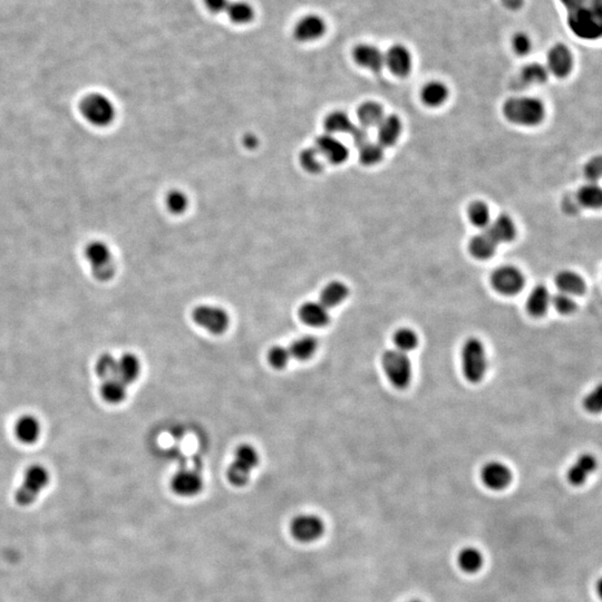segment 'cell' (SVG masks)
<instances>
[{"mask_svg": "<svg viewBox=\"0 0 602 602\" xmlns=\"http://www.w3.org/2000/svg\"><path fill=\"white\" fill-rule=\"evenodd\" d=\"M503 114L508 121L518 126H535L545 117V108L535 97H515L504 103Z\"/></svg>", "mask_w": 602, "mask_h": 602, "instance_id": "cell-1", "label": "cell"}, {"mask_svg": "<svg viewBox=\"0 0 602 602\" xmlns=\"http://www.w3.org/2000/svg\"><path fill=\"white\" fill-rule=\"evenodd\" d=\"M463 374L466 381L477 384L483 381L488 372V355L483 343L476 337L466 339L461 350Z\"/></svg>", "mask_w": 602, "mask_h": 602, "instance_id": "cell-2", "label": "cell"}, {"mask_svg": "<svg viewBox=\"0 0 602 602\" xmlns=\"http://www.w3.org/2000/svg\"><path fill=\"white\" fill-rule=\"evenodd\" d=\"M79 112L92 126L105 128L113 123L117 112L113 102L103 94H88L79 104Z\"/></svg>", "mask_w": 602, "mask_h": 602, "instance_id": "cell-3", "label": "cell"}, {"mask_svg": "<svg viewBox=\"0 0 602 602\" xmlns=\"http://www.w3.org/2000/svg\"><path fill=\"white\" fill-rule=\"evenodd\" d=\"M381 366L390 384L397 390L410 386L413 377V368L408 354L397 350H390L381 356Z\"/></svg>", "mask_w": 602, "mask_h": 602, "instance_id": "cell-4", "label": "cell"}, {"mask_svg": "<svg viewBox=\"0 0 602 602\" xmlns=\"http://www.w3.org/2000/svg\"><path fill=\"white\" fill-rule=\"evenodd\" d=\"M85 258L90 265L92 274L99 281H108L117 271L113 253L105 242L92 241L85 248Z\"/></svg>", "mask_w": 602, "mask_h": 602, "instance_id": "cell-5", "label": "cell"}, {"mask_svg": "<svg viewBox=\"0 0 602 602\" xmlns=\"http://www.w3.org/2000/svg\"><path fill=\"white\" fill-rule=\"evenodd\" d=\"M259 453L256 448L249 444H243L237 448L234 459L228 468L227 477L232 485H245L250 477L251 472L259 464Z\"/></svg>", "mask_w": 602, "mask_h": 602, "instance_id": "cell-6", "label": "cell"}, {"mask_svg": "<svg viewBox=\"0 0 602 602\" xmlns=\"http://www.w3.org/2000/svg\"><path fill=\"white\" fill-rule=\"evenodd\" d=\"M48 482H50V474L44 466H30L23 475V483L16 491V502L21 506L34 503L39 493L46 488Z\"/></svg>", "mask_w": 602, "mask_h": 602, "instance_id": "cell-7", "label": "cell"}, {"mask_svg": "<svg viewBox=\"0 0 602 602\" xmlns=\"http://www.w3.org/2000/svg\"><path fill=\"white\" fill-rule=\"evenodd\" d=\"M192 319L199 327L213 334L227 332L230 325V317L224 309L217 305H202L193 309Z\"/></svg>", "mask_w": 602, "mask_h": 602, "instance_id": "cell-8", "label": "cell"}, {"mask_svg": "<svg viewBox=\"0 0 602 602\" xmlns=\"http://www.w3.org/2000/svg\"><path fill=\"white\" fill-rule=\"evenodd\" d=\"M491 283L495 290L504 296H514L523 289L525 279L518 268L503 265L498 268L491 277Z\"/></svg>", "mask_w": 602, "mask_h": 602, "instance_id": "cell-9", "label": "cell"}, {"mask_svg": "<svg viewBox=\"0 0 602 602\" xmlns=\"http://www.w3.org/2000/svg\"><path fill=\"white\" fill-rule=\"evenodd\" d=\"M325 525L321 519L314 514H300L291 521L290 532L297 541L308 543L316 541L323 534Z\"/></svg>", "mask_w": 602, "mask_h": 602, "instance_id": "cell-10", "label": "cell"}, {"mask_svg": "<svg viewBox=\"0 0 602 602\" xmlns=\"http://www.w3.org/2000/svg\"><path fill=\"white\" fill-rule=\"evenodd\" d=\"M203 488V480L198 472L184 468L177 472L171 481V489L175 494L191 498L200 493Z\"/></svg>", "mask_w": 602, "mask_h": 602, "instance_id": "cell-11", "label": "cell"}, {"mask_svg": "<svg viewBox=\"0 0 602 602\" xmlns=\"http://www.w3.org/2000/svg\"><path fill=\"white\" fill-rule=\"evenodd\" d=\"M512 472L509 466L501 462H489L481 471V480L484 485L493 491H501L512 482Z\"/></svg>", "mask_w": 602, "mask_h": 602, "instance_id": "cell-12", "label": "cell"}, {"mask_svg": "<svg viewBox=\"0 0 602 602\" xmlns=\"http://www.w3.org/2000/svg\"><path fill=\"white\" fill-rule=\"evenodd\" d=\"M321 157H326L332 164H341L348 159L350 151L343 142L332 134H323L317 137L316 148Z\"/></svg>", "mask_w": 602, "mask_h": 602, "instance_id": "cell-13", "label": "cell"}, {"mask_svg": "<svg viewBox=\"0 0 602 602\" xmlns=\"http://www.w3.org/2000/svg\"><path fill=\"white\" fill-rule=\"evenodd\" d=\"M326 21L318 15H308L301 18L294 27V35L298 41L310 43L323 37L326 32Z\"/></svg>", "mask_w": 602, "mask_h": 602, "instance_id": "cell-14", "label": "cell"}, {"mask_svg": "<svg viewBox=\"0 0 602 602\" xmlns=\"http://www.w3.org/2000/svg\"><path fill=\"white\" fill-rule=\"evenodd\" d=\"M385 65L396 76L405 77L410 73L413 66L412 54L404 45H393L385 54Z\"/></svg>", "mask_w": 602, "mask_h": 602, "instance_id": "cell-15", "label": "cell"}, {"mask_svg": "<svg viewBox=\"0 0 602 602\" xmlns=\"http://www.w3.org/2000/svg\"><path fill=\"white\" fill-rule=\"evenodd\" d=\"M573 66V57L565 45L556 44L548 54V70L556 77H565Z\"/></svg>", "mask_w": 602, "mask_h": 602, "instance_id": "cell-16", "label": "cell"}, {"mask_svg": "<svg viewBox=\"0 0 602 602\" xmlns=\"http://www.w3.org/2000/svg\"><path fill=\"white\" fill-rule=\"evenodd\" d=\"M596 466L598 461L592 454H581L568 470L567 479L569 483L574 486L585 483V481L596 471Z\"/></svg>", "mask_w": 602, "mask_h": 602, "instance_id": "cell-17", "label": "cell"}, {"mask_svg": "<svg viewBox=\"0 0 602 602\" xmlns=\"http://www.w3.org/2000/svg\"><path fill=\"white\" fill-rule=\"evenodd\" d=\"M352 56L359 66L372 72H379L385 66V54L379 47L370 44H361L355 47Z\"/></svg>", "mask_w": 602, "mask_h": 602, "instance_id": "cell-18", "label": "cell"}, {"mask_svg": "<svg viewBox=\"0 0 602 602\" xmlns=\"http://www.w3.org/2000/svg\"><path fill=\"white\" fill-rule=\"evenodd\" d=\"M299 318L303 323L314 328H323L330 323L329 309L320 301H308L301 305Z\"/></svg>", "mask_w": 602, "mask_h": 602, "instance_id": "cell-19", "label": "cell"}, {"mask_svg": "<svg viewBox=\"0 0 602 602\" xmlns=\"http://www.w3.org/2000/svg\"><path fill=\"white\" fill-rule=\"evenodd\" d=\"M551 299L549 289L543 285H535L527 300V310L532 317L540 318L550 308Z\"/></svg>", "mask_w": 602, "mask_h": 602, "instance_id": "cell-20", "label": "cell"}, {"mask_svg": "<svg viewBox=\"0 0 602 602\" xmlns=\"http://www.w3.org/2000/svg\"><path fill=\"white\" fill-rule=\"evenodd\" d=\"M556 287L559 290L570 296H581L585 294L587 285L585 279L574 271L562 270L556 276Z\"/></svg>", "mask_w": 602, "mask_h": 602, "instance_id": "cell-21", "label": "cell"}, {"mask_svg": "<svg viewBox=\"0 0 602 602\" xmlns=\"http://www.w3.org/2000/svg\"><path fill=\"white\" fill-rule=\"evenodd\" d=\"M488 231L498 243L511 242L516 236L514 222L506 214H501L494 221L491 222Z\"/></svg>", "mask_w": 602, "mask_h": 602, "instance_id": "cell-22", "label": "cell"}, {"mask_svg": "<svg viewBox=\"0 0 602 602\" xmlns=\"http://www.w3.org/2000/svg\"><path fill=\"white\" fill-rule=\"evenodd\" d=\"M401 128L403 126L399 117L396 115L385 117L379 126V144L384 148L394 146L401 137Z\"/></svg>", "mask_w": 602, "mask_h": 602, "instance_id": "cell-23", "label": "cell"}, {"mask_svg": "<svg viewBox=\"0 0 602 602\" xmlns=\"http://www.w3.org/2000/svg\"><path fill=\"white\" fill-rule=\"evenodd\" d=\"M498 247V242L495 241L489 231L480 233L472 238L470 242V252L476 259L485 260L493 257Z\"/></svg>", "mask_w": 602, "mask_h": 602, "instance_id": "cell-24", "label": "cell"}, {"mask_svg": "<svg viewBox=\"0 0 602 602\" xmlns=\"http://www.w3.org/2000/svg\"><path fill=\"white\" fill-rule=\"evenodd\" d=\"M141 374L140 359L134 354H124L117 359V376L126 385L132 384Z\"/></svg>", "mask_w": 602, "mask_h": 602, "instance_id": "cell-25", "label": "cell"}, {"mask_svg": "<svg viewBox=\"0 0 602 602\" xmlns=\"http://www.w3.org/2000/svg\"><path fill=\"white\" fill-rule=\"evenodd\" d=\"M350 294V289L341 281H332L323 289L320 294V303L327 308H334L336 305L343 303Z\"/></svg>", "mask_w": 602, "mask_h": 602, "instance_id": "cell-26", "label": "cell"}, {"mask_svg": "<svg viewBox=\"0 0 602 602\" xmlns=\"http://www.w3.org/2000/svg\"><path fill=\"white\" fill-rule=\"evenodd\" d=\"M15 434L21 443L32 444L41 435V424L34 417H23L16 423Z\"/></svg>", "mask_w": 602, "mask_h": 602, "instance_id": "cell-27", "label": "cell"}, {"mask_svg": "<svg viewBox=\"0 0 602 602\" xmlns=\"http://www.w3.org/2000/svg\"><path fill=\"white\" fill-rule=\"evenodd\" d=\"M126 394H128V385L119 377H112L103 381L101 395L103 399L110 404H119L126 399Z\"/></svg>", "mask_w": 602, "mask_h": 602, "instance_id": "cell-28", "label": "cell"}, {"mask_svg": "<svg viewBox=\"0 0 602 602\" xmlns=\"http://www.w3.org/2000/svg\"><path fill=\"white\" fill-rule=\"evenodd\" d=\"M576 199L583 208L591 210L602 209V186L589 182L580 188L576 193Z\"/></svg>", "mask_w": 602, "mask_h": 602, "instance_id": "cell-29", "label": "cell"}, {"mask_svg": "<svg viewBox=\"0 0 602 602\" xmlns=\"http://www.w3.org/2000/svg\"><path fill=\"white\" fill-rule=\"evenodd\" d=\"M225 12H227L229 19L237 25L250 23L256 16V12H254L252 5L247 1H243V0L230 1Z\"/></svg>", "mask_w": 602, "mask_h": 602, "instance_id": "cell-30", "label": "cell"}, {"mask_svg": "<svg viewBox=\"0 0 602 602\" xmlns=\"http://www.w3.org/2000/svg\"><path fill=\"white\" fill-rule=\"evenodd\" d=\"M448 97V88L441 82H431L425 85L422 90L423 102L431 108H437L445 103Z\"/></svg>", "mask_w": 602, "mask_h": 602, "instance_id": "cell-31", "label": "cell"}, {"mask_svg": "<svg viewBox=\"0 0 602 602\" xmlns=\"http://www.w3.org/2000/svg\"><path fill=\"white\" fill-rule=\"evenodd\" d=\"M483 556L475 548H464L457 556V563L461 570L466 573H475L483 565Z\"/></svg>", "mask_w": 602, "mask_h": 602, "instance_id": "cell-32", "label": "cell"}, {"mask_svg": "<svg viewBox=\"0 0 602 602\" xmlns=\"http://www.w3.org/2000/svg\"><path fill=\"white\" fill-rule=\"evenodd\" d=\"M384 117L383 108L377 103L366 102L358 108V119L361 121V126L364 128L379 126Z\"/></svg>", "mask_w": 602, "mask_h": 602, "instance_id": "cell-33", "label": "cell"}, {"mask_svg": "<svg viewBox=\"0 0 602 602\" xmlns=\"http://www.w3.org/2000/svg\"><path fill=\"white\" fill-rule=\"evenodd\" d=\"M318 348V341L312 336H303L298 338L289 347L291 357L299 361H307L314 355Z\"/></svg>", "mask_w": 602, "mask_h": 602, "instance_id": "cell-34", "label": "cell"}, {"mask_svg": "<svg viewBox=\"0 0 602 602\" xmlns=\"http://www.w3.org/2000/svg\"><path fill=\"white\" fill-rule=\"evenodd\" d=\"M325 128L329 133H350L354 124L350 117L341 111L332 112L325 119Z\"/></svg>", "mask_w": 602, "mask_h": 602, "instance_id": "cell-35", "label": "cell"}, {"mask_svg": "<svg viewBox=\"0 0 602 602\" xmlns=\"http://www.w3.org/2000/svg\"><path fill=\"white\" fill-rule=\"evenodd\" d=\"M393 341L395 343V350L408 354L419 346V339L413 329L401 328L394 334Z\"/></svg>", "mask_w": 602, "mask_h": 602, "instance_id": "cell-36", "label": "cell"}, {"mask_svg": "<svg viewBox=\"0 0 602 602\" xmlns=\"http://www.w3.org/2000/svg\"><path fill=\"white\" fill-rule=\"evenodd\" d=\"M549 70L547 67L539 63L527 65L521 72V79L527 85L543 84L547 82Z\"/></svg>", "mask_w": 602, "mask_h": 602, "instance_id": "cell-37", "label": "cell"}, {"mask_svg": "<svg viewBox=\"0 0 602 602\" xmlns=\"http://www.w3.org/2000/svg\"><path fill=\"white\" fill-rule=\"evenodd\" d=\"M384 146L379 143L368 142L359 148V159L364 165H375L383 160Z\"/></svg>", "mask_w": 602, "mask_h": 602, "instance_id": "cell-38", "label": "cell"}, {"mask_svg": "<svg viewBox=\"0 0 602 602\" xmlns=\"http://www.w3.org/2000/svg\"><path fill=\"white\" fill-rule=\"evenodd\" d=\"M468 217L472 223L479 228L489 227L491 223V214L489 207L484 202H474L468 208Z\"/></svg>", "mask_w": 602, "mask_h": 602, "instance_id": "cell-39", "label": "cell"}, {"mask_svg": "<svg viewBox=\"0 0 602 602\" xmlns=\"http://www.w3.org/2000/svg\"><path fill=\"white\" fill-rule=\"evenodd\" d=\"M95 370L99 379H112L117 376V359L111 354H104L97 359Z\"/></svg>", "mask_w": 602, "mask_h": 602, "instance_id": "cell-40", "label": "cell"}, {"mask_svg": "<svg viewBox=\"0 0 602 602\" xmlns=\"http://www.w3.org/2000/svg\"><path fill=\"white\" fill-rule=\"evenodd\" d=\"M320 154L314 148L303 150L300 154V163L305 171L310 173H319L323 170V164L320 161Z\"/></svg>", "mask_w": 602, "mask_h": 602, "instance_id": "cell-41", "label": "cell"}, {"mask_svg": "<svg viewBox=\"0 0 602 602\" xmlns=\"http://www.w3.org/2000/svg\"><path fill=\"white\" fill-rule=\"evenodd\" d=\"M551 305H553V308L556 309V312L561 314H573L576 310V300L573 299L570 294H565L561 291L552 296Z\"/></svg>", "mask_w": 602, "mask_h": 602, "instance_id": "cell-42", "label": "cell"}, {"mask_svg": "<svg viewBox=\"0 0 602 602\" xmlns=\"http://www.w3.org/2000/svg\"><path fill=\"white\" fill-rule=\"evenodd\" d=\"M291 354L289 348L283 346H274L269 350L268 361L276 370H283L290 361Z\"/></svg>", "mask_w": 602, "mask_h": 602, "instance_id": "cell-43", "label": "cell"}, {"mask_svg": "<svg viewBox=\"0 0 602 602\" xmlns=\"http://www.w3.org/2000/svg\"><path fill=\"white\" fill-rule=\"evenodd\" d=\"M583 408L588 413H602V383L596 385L585 395Z\"/></svg>", "mask_w": 602, "mask_h": 602, "instance_id": "cell-44", "label": "cell"}, {"mask_svg": "<svg viewBox=\"0 0 602 602\" xmlns=\"http://www.w3.org/2000/svg\"><path fill=\"white\" fill-rule=\"evenodd\" d=\"M165 202L168 209L175 214L183 213L189 205V201H188L186 195L178 190H173L171 192L168 193Z\"/></svg>", "mask_w": 602, "mask_h": 602, "instance_id": "cell-45", "label": "cell"}, {"mask_svg": "<svg viewBox=\"0 0 602 602\" xmlns=\"http://www.w3.org/2000/svg\"><path fill=\"white\" fill-rule=\"evenodd\" d=\"M583 173L589 182L598 183V181L602 179V154L591 157L585 163Z\"/></svg>", "mask_w": 602, "mask_h": 602, "instance_id": "cell-46", "label": "cell"}, {"mask_svg": "<svg viewBox=\"0 0 602 602\" xmlns=\"http://www.w3.org/2000/svg\"><path fill=\"white\" fill-rule=\"evenodd\" d=\"M512 47L513 50H514L518 55H527V54H529V52H531L532 43H531V39H530V37L527 34H524V32H519V34H516V35L513 37Z\"/></svg>", "mask_w": 602, "mask_h": 602, "instance_id": "cell-47", "label": "cell"}, {"mask_svg": "<svg viewBox=\"0 0 602 602\" xmlns=\"http://www.w3.org/2000/svg\"><path fill=\"white\" fill-rule=\"evenodd\" d=\"M352 141L355 143V146H357L358 148H361V146H365L366 143L370 142L368 141V131H367V128H364V126H354L352 132Z\"/></svg>", "mask_w": 602, "mask_h": 602, "instance_id": "cell-48", "label": "cell"}, {"mask_svg": "<svg viewBox=\"0 0 602 602\" xmlns=\"http://www.w3.org/2000/svg\"><path fill=\"white\" fill-rule=\"evenodd\" d=\"M203 3L208 10L213 14H222L227 12L230 0H203Z\"/></svg>", "mask_w": 602, "mask_h": 602, "instance_id": "cell-49", "label": "cell"}, {"mask_svg": "<svg viewBox=\"0 0 602 602\" xmlns=\"http://www.w3.org/2000/svg\"><path fill=\"white\" fill-rule=\"evenodd\" d=\"M501 3L509 10H519L523 6L524 0H501Z\"/></svg>", "mask_w": 602, "mask_h": 602, "instance_id": "cell-50", "label": "cell"}, {"mask_svg": "<svg viewBox=\"0 0 602 602\" xmlns=\"http://www.w3.org/2000/svg\"><path fill=\"white\" fill-rule=\"evenodd\" d=\"M245 144L249 149H253L258 144V139L256 137H253V135H247L245 137Z\"/></svg>", "mask_w": 602, "mask_h": 602, "instance_id": "cell-51", "label": "cell"}, {"mask_svg": "<svg viewBox=\"0 0 602 602\" xmlns=\"http://www.w3.org/2000/svg\"><path fill=\"white\" fill-rule=\"evenodd\" d=\"M596 594L599 596L600 599L602 600V578H600L596 582Z\"/></svg>", "mask_w": 602, "mask_h": 602, "instance_id": "cell-52", "label": "cell"}, {"mask_svg": "<svg viewBox=\"0 0 602 602\" xmlns=\"http://www.w3.org/2000/svg\"><path fill=\"white\" fill-rule=\"evenodd\" d=\"M408 602H422V601H419V600H412V601H408Z\"/></svg>", "mask_w": 602, "mask_h": 602, "instance_id": "cell-53", "label": "cell"}]
</instances>
